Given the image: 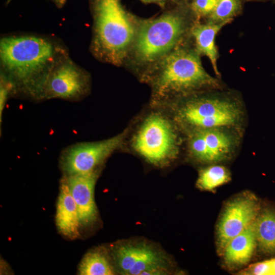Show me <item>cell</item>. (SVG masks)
I'll list each match as a JSON object with an SVG mask.
<instances>
[{"label":"cell","mask_w":275,"mask_h":275,"mask_svg":"<svg viewBox=\"0 0 275 275\" xmlns=\"http://www.w3.org/2000/svg\"><path fill=\"white\" fill-rule=\"evenodd\" d=\"M230 179V174L226 168L219 165H213L200 171L197 185L202 189L212 190L228 182Z\"/></svg>","instance_id":"18"},{"label":"cell","mask_w":275,"mask_h":275,"mask_svg":"<svg viewBox=\"0 0 275 275\" xmlns=\"http://www.w3.org/2000/svg\"><path fill=\"white\" fill-rule=\"evenodd\" d=\"M126 131L109 139L70 146L63 150L60 163L65 175L85 174L96 170L123 144Z\"/></svg>","instance_id":"7"},{"label":"cell","mask_w":275,"mask_h":275,"mask_svg":"<svg viewBox=\"0 0 275 275\" xmlns=\"http://www.w3.org/2000/svg\"><path fill=\"white\" fill-rule=\"evenodd\" d=\"M227 127L191 131L188 142L190 155L204 163H216L227 159L237 144V136Z\"/></svg>","instance_id":"9"},{"label":"cell","mask_w":275,"mask_h":275,"mask_svg":"<svg viewBox=\"0 0 275 275\" xmlns=\"http://www.w3.org/2000/svg\"><path fill=\"white\" fill-rule=\"evenodd\" d=\"M80 275H112L114 269L107 257L99 251L87 253L81 260L78 268Z\"/></svg>","instance_id":"17"},{"label":"cell","mask_w":275,"mask_h":275,"mask_svg":"<svg viewBox=\"0 0 275 275\" xmlns=\"http://www.w3.org/2000/svg\"><path fill=\"white\" fill-rule=\"evenodd\" d=\"M260 210L258 200L252 193H243L228 202L217 227L216 246L220 255L232 239L255 222Z\"/></svg>","instance_id":"8"},{"label":"cell","mask_w":275,"mask_h":275,"mask_svg":"<svg viewBox=\"0 0 275 275\" xmlns=\"http://www.w3.org/2000/svg\"><path fill=\"white\" fill-rule=\"evenodd\" d=\"M94 14L92 49L100 59L121 65L128 57L136 34V22L120 0H92Z\"/></svg>","instance_id":"3"},{"label":"cell","mask_w":275,"mask_h":275,"mask_svg":"<svg viewBox=\"0 0 275 275\" xmlns=\"http://www.w3.org/2000/svg\"><path fill=\"white\" fill-rule=\"evenodd\" d=\"M55 48L46 39L33 36L5 37L0 43V57L14 90L43 99L45 84L58 63Z\"/></svg>","instance_id":"1"},{"label":"cell","mask_w":275,"mask_h":275,"mask_svg":"<svg viewBox=\"0 0 275 275\" xmlns=\"http://www.w3.org/2000/svg\"><path fill=\"white\" fill-rule=\"evenodd\" d=\"M14 91L12 82L2 73L0 82V123L1 125L3 113L10 93Z\"/></svg>","instance_id":"21"},{"label":"cell","mask_w":275,"mask_h":275,"mask_svg":"<svg viewBox=\"0 0 275 275\" xmlns=\"http://www.w3.org/2000/svg\"><path fill=\"white\" fill-rule=\"evenodd\" d=\"M242 274L270 275L272 274L270 260H264L253 264L241 272Z\"/></svg>","instance_id":"22"},{"label":"cell","mask_w":275,"mask_h":275,"mask_svg":"<svg viewBox=\"0 0 275 275\" xmlns=\"http://www.w3.org/2000/svg\"><path fill=\"white\" fill-rule=\"evenodd\" d=\"M174 1H178V0H174Z\"/></svg>","instance_id":"26"},{"label":"cell","mask_w":275,"mask_h":275,"mask_svg":"<svg viewBox=\"0 0 275 275\" xmlns=\"http://www.w3.org/2000/svg\"><path fill=\"white\" fill-rule=\"evenodd\" d=\"M145 2H156V3H162L164 2V0H142Z\"/></svg>","instance_id":"24"},{"label":"cell","mask_w":275,"mask_h":275,"mask_svg":"<svg viewBox=\"0 0 275 275\" xmlns=\"http://www.w3.org/2000/svg\"><path fill=\"white\" fill-rule=\"evenodd\" d=\"M270 260L272 274H275V258Z\"/></svg>","instance_id":"23"},{"label":"cell","mask_w":275,"mask_h":275,"mask_svg":"<svg viewBox=\"0 0 275 275\" xmlns=\"http://www.w3.org/2000/svg\"><path fill=\"white\" fill-rule=\"evenodd\" d=\"M186 29L184 18L175 12L140 20L129 54L136 65L147 69L179 45Z\"/></svg>","instance_id":"4"},{"label":"cell","mask_w":275,"mask_h":275,"mask_svg":"<svg viewBox=\"0 0 275 275\" xmlns=\"http://www.w3.org/2000/svg\"><path fill=\"white\" fill-rule=\"evenodd\" d=\"M218 0H193L191 8L198 17L210 15L216 7Z\"/></svg>","instance_id":"20"},{"label":"cell","mask_w":275,"mask_h":275,"mask_svg":"<svg viewBox=\"0 0 275 275\" xmlns=\"http://www.w3.org/2000/svg\"><path fill=\"white\" fill-rule=\"evenodd\" d=\"M56 223L59 231L70 239L80 236V224L75 202L64 176L60 182Z\"/></svg>","instance_id":"13"},{"label":"cell","mask_w":275,"mask_h":275,"mask_svg":"<svg viewBox=\"0 0 275 275\" xmlns=\"http://www.w3.org/2000/svg\"><path fill=\"white\" fill-rule=\"evenodd\" d=\"M177 137L170 121L160 114L149 116L135 134V150L149 162L161 164L173 158L178 151Z\"/></svg>","instance_id":"6"},{"label":"cell","mask_w":275,"mask_h":275,"mask_svg":"<svg viewBox=\"0 0 275 275\" xmlns=\"http://www.w3.org/2000/svg\"><path fill=\"white\" fill-rule=\"evenodd\" d=\"M257 245L263 253L275 254V211L261 209L254 222Z\"/></svg>","instance_id":"16"},{"label":"cell","mask_w":275,"mask_h":275,"mask_svg":"<svg viewBox=\"0 0 275 275\" xmlns=\"http://www.w3.org/2000/svg\"><path fill=\"white\" fill-rule=\"evenodd\" d=\"M89 87V77L79 68L69 61L58 62L47 78L43 99L79 100Z\"/></svg>","instance_id":"11"},{"label":"cell","mask_w":275,"mask_h":275,"mask_svg":"<svg viewBox=\"0 0 275 275\" xmlns=\"http://www.w3.org/2000/svg\"><path fill=\"white\" fill-rule=\"evenodd\" d=\"M240 7L239 0H218L214 9L209 15L210 21L229 22L239 10Z\"/></svg>","instance_id":"19"},{"label":"cell","mask_w":275,"mask_h":275,"mask_svg":"<svg viewBox=\"0 0 275 275\" xmlns=\"http://www.w3.org/2000/svg\"><path fill=\"white\" fill-rule=\"evenodd\" d=\"M64 177L77 206L80 227L91 225L97 217L94 195L97 178L96 171L85 174L65 175Z\"/></svg>","instance_id":"12"},{"label":"cell","mask_w":275,"mask_h":275,"mask_svg":"<svg viewBox=\"0 0 275 275\" xmlns=\"http://www.w3.org/2000/svg\"><path fill=\"white\" fill-rule=\"evenodd\" d=\"M11 0H9V1H10Z\"/></svg>","instance_id":"27"},{"label":"cell","mask_w":275,"mask_h":275,"mask_svg":"<svg viewBox=\"0 0 275 275\" xmlns=\"http://www.w3.org/2000/svg\"><path fill=\"white\" fill-rule=\"evenodd\" d=\"M199 54L196 49L178 45L147 69L144 77L151 82L153 98L166 100L218 86V80L204 69Z\"/></svg>","instance_id":"2"},{"label":"cell","mask_w":275,"mask_h":275,"mask_svg":"<svg viewBox=\"0 0 275 275\" xmlns=\"http://www.w3.org/2000/svg\"><path fill=\"white\" fill-rule=\"evenodd\" d=\"M115 261L124 274H158L165 273L167 258L160 251L146 243H127L113 251Z\"/></svg>","instance_id":"10"},{"label":"cell","mask_w":275,"mask_h":275,"mask_svg":"<svg viewBox=\"0 0 275 275\" xmlns=\"http://www.w3.org/2000/svg\"><path fill=\"white\" fill-rule=\"evenodd\" d=\"M58 5L61 6L63 5L65 0H53Z\"/></svg>","instance_id":"25"},{"label":"cell","mask_w":275,"mask_h":275,"mask_svg":"<svg viewBox=\"0 0 275 275\" xmlns=\"http://www.w3.org/2000/svg\"><path fill=\"white\" fill-rule=\"evenodd\" d=\"M227 22L207 23H197L191 30V34L195 39L196 49L199 54L207 56L210 60L213 68L218 76L217 67V51L215 45L216 34Z\"/></svg>","instance_id":"15"},{"label":"cell","mask_w":275,"mask_h":275,"mask_svg":"<svg viewBox=\"0 0 275 275\" xmlns=\"http://www.w3.org/2000/svg\"><path fill=\"white\" fill-rule=\"evenodd\" d=\"M243 113L240 105L228 97L195 96L184 100L176 112L177 120L191 131L236 125Z\"/></svg>","instance_id":"5"},{"label":"cell","mask_w":275,"mask_h":275,"mask_svg":"<svg viewBox=\"0 0 275 275\" xmlns=\"http://www.w3.org/2000/svg\"><path fill=\"white\" fill-rule=\"evenodd\" d=\"M254 222L226 245L222 255L228 267H240L248 264L251 259L257 245Z\"/></svg>","instance_id":"14"}]
</instances>
